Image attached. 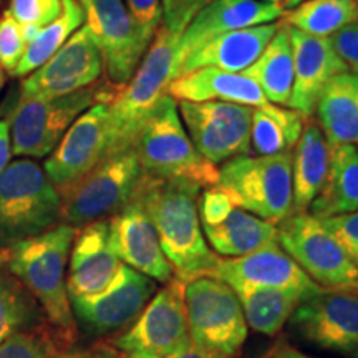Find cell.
I'll list each match as a JSON object with an SVG mask.
<instances>
[{"label": "cell", "mask_w": 358, "mask_h": 358, "mask_svg": "<svg viewBox=\"0 0 358 358\" xmlns=\"http://www.w3.org/2000/svg\"><path fill=\"white\" fill-rule=\"evenodd\" d=\"M201 191L189 182L143 174L131 199L153 222L174 277L182 282L211 275L219 259L209 248L201 227Z\"/></svg>", "instance_id": "6da1fadb"}, {"label": "cell", "mask_w": 358, "mask_h": 358, "mask_svg": "<svg viewBox=\"0 0 358 358\" xmlns=\"http://www.w3.org/2000/svg\"><path fill=\"white\" fill-rule=\"evenodd\" d=\"M77 227L60 222L42 234L0 249V262L37 299L48 324L70 345L78 340L66 289V271Z\"/></svg>", "instance_id": "7a4b0ae2"}, {"label": "cell", "mask_w": 358, "mask_h": 358, "mask_svg": "<svg viewBox=\"0 0 358 358\" xmlns=\"http://www.w3.org/2000/svg\"><path fill=\"white\" fill-rule=\"evenodd\" d=\"M143 174L185 181L201 189L217 185L219 169L192 145L181 116L178 101L166 95L159 101L134 141Z\"/></svg>", "instance_id": "3957f363"}, {"label": "cell", "mask_w": 358, "mask_h": 358, "mask_svg": "<svg viewBox=\"0 0 358 358\" xmlns=\"http://www.w3.org/2000/svg\"><path fill=\"white\" fill-rule=\"evenodd\" d=\"M62 222V196L34 159H15L0 173V249Z\"/></svg>", "instance_id": "277c9868"}, {"label": "cell", "mask_w": 358, "mask_h": 358, "mask_svg": "<svg viewBox=\"0 0 358 358\" xmlns=\"http://www.w3.org/2000/svg\"><path fill=\"white\" fill-rule=\"evenodd\" d=\"M178 42V37L159 27L131 80L108 103L111 153L134 145L143 124L168 95Z\"/></svg>", "instance_id": "5b68a950"}, {"label": "cell", "mask_w": 358, "mask_h": 358, "mask_svg": "<svg viewBox=\"0 0 358 358\" xmlns=\"http://www.w3.org/2000/svg\"><path fill=\"white\" fill-rule=\"evenodd\" d=\"M216 186L237 208L277 226L294 214L292 153L227 159Z\"/></svg>", "instance_id": "8992f818"}, {"label": "cell", "mask_w": 358, "mask_h": 358, "mask_svg": "<svg viewBox=\"0 0 358 358\" xmlns=\"http://www.w3.org/2000/svg\"><path fill=\"white\" fill-rule=\"evenodd\" d=\"M143 169L134 146L103 158L77 182L58 191L62 196V222L80 229L110 219L131 203Z\"/></svg>", "instance_id": "52a82bcc"}, {"label": "cell", "mask_w": 358, "mask_h": 358, "mask_svg": "<svg viewBox=\"0 0 358 358\" xmlns=\"http://www.w3.org/2000/svg\"><path fill=\"white\" fill-rule=\"evenodd\" d=\"M118 92L105 83L65 96H20L8 122L13 156L47 158L85 110L98 101L110 103Z\"/></svg>", "instance_id": "ba28073f"}, {"label": "cell", "mask_w": 358, "mask_h": 358, "mask_svg": "<svg viewBox=\"0 0 358 358\" xmlns=\"http://www.w3.org/2000/svg\"><path fill=\"white\" fill-rule=\"evenodd\" d=\"M185 307L189 338L196 345L236 358L249 327L239 297L216 275H199L185 282Z\"/></svg>", "instance_id": "9c48e42d"}, {"label": "cell", "mask_w": 358, "mask_h": 358, "mask_svg": "<svg viewBox=\"0 0 358 358\" xmlns=\"http://www.w3.org/2000/svg\"><path fill=\"white\" fill-rule=\"evenodd\" d=\"M189 338L185 282L174 277L153 295L140 315L122 334L106 340L122 358H168Z\"/></svg>", "instance_id": "30bf717a"}, {"label": "cell", "mask_w": 358, "mask_h": 358, "mask_svg": "<svg viewBox=\"0 0 358 358\" xmlns=\"http://www.w3.org/2000/svg\"><path fill=\"white\" fill-rule=\"evenodd\" d=\"M279 245L317 285L358 290V267L324 221L310 213H294L277 224Z\"/></svg>", "instance_id": "8fae6325"}, {"label": "cell", "mask_w": 358, "mask_h": 358, "mask_svg": "<svg viewBox=\"0 0 358 358\" xmlns=\"http://www.w3.org/2000/svg\"><path fill=\"white\" fill-rule=\"evenodd\" d=\"M289 325L322 350L358 358V290L320 287L299 303Z\"/></svg>", "instance_id": "7c38bea8"}, {"label": "cell", "mask_w": 358, "mask_h": 358, "mask_svg": "<svg viewBox=\"0 0 358 358\" xmlns=\"http://www.w3.org/2000/svg\"><path fill=\"white\" fill-rule=\"evenodd\" d=\"M156 292V280L123 264L101 292L70 299L78 332L82 330L95 338L120 334L140 315Z\"/></svg>", "instance_id": "4fadbf2b"}, {"label": "cell", "mask_w": 358, "mask_h": 358, "mask_svg": "<svg viewBox=\"0 0 358 358\" xmlns=\"http://www.w3.org/2000/svg\"><path fill=\"white\" fill-rule=\"evenodd\" d=\"M252 110L229 101H178L192 145L213 164L249 155Z\"/></svg>", "instance_id": "5bb4252c"}, {"label": "cell", "mask_w": 358, "mask_h": 358, "mask_svg": "<svg viewBox=\"0 0 358 358\" xmlns=\"http://www.w3.org/2000/svg\"><path fill=\"white\" fill-rule=\"evenodd\" d=\"M198 213L206 241L217 256L243 257L279 245L275 224L237 208L217 186L201 191Z\"/></svg>", "instance_id": "9a60e30c"}, {"label": "cell", "mask_w": 358, "mask_h": 358, "mask_svg": "<svg viewBox=\"0 0 358 358\" xmlns=\"http://www.w3.org/2000/svg\"><path fill=\"white\" fill-rule=\"evenodd\" d=\"M111 155L108 103L98 101L85 110L66 129L43 163V171L58 191L77 182L103 158Z\"/></svg>", "instance_id": "2e32d148"}, {"label": "cell", "mask_w": 358, "mask_h": 358, "mask_svg": "<svg viewBox=\"0 0 358 358\" xmlns=\"http://www.w3.org/2000/svg\"><path fill=\"white\" fill-rule=\"evenodd\" d=\"M103 73V57L85 24L55 55L22 82L20 96L55 98L93 87Z\"/></svg>", "instance_id": "e0dca14e"}, {"label": "cell", "mask_w": 358, "mask_h": 358, "mask_svg": "<svg viewBox=\"0 0 358 358\" xmlns=\"http://www.w3.org/2000/svg\"><path fill=\"white\" fill-rule=\"evenodd\" d=\"M87 25L103 57L106 83L116 90L127 85L148 50L123 0H87Z\"/></svg>", "instance_id": "ac0fdd59"}, {"label": "cell", "mask_w": 358, "mask_h": 358, "mask_svg": "<svg viewBox=\"0 0 358 358\" xmlns=\"http://www.w3.org/2000/svg\"><path fill=\"white\" fill-rule=\"evenodd\" d=\"M211 275L237 287L297 290L312 295L320 289L280 245H271L243 257H219Z\"/></svg>", "instance_id": "d6986e66"}, {"label": "cell", "mask_w": 358, "mask_h": 358, "mask_svg": "<svg viewBox=\"0 0 358 358\" xmlns=\"http://www.w3.org/2000/svg\"><path fill=\"white\" fill-rule=\"evenodd\" d=\"M123 262L111 244L110 219L80 227L71 244L66 289L69 297H87L101 292L115 279Z\"/></svg>", "instance_id": "ffe728a7"}, {"label": "cell", "mask_w": 358, "mask_h": 358, "mask_svg": "<svg viewBox=\"0 0 358 358\" xmlns=\"http://www.w3.org/2000/svg\"><path fill=\"white\" fill-rule=\"evenodd\" d=\"M289 32L294 50V87L287 106L310 118L324 88L335 77L347 73L348 66L330 38L313 37L290 27Z\"/></svg>", "instance_id": "44dd1931"}, {"label": "cell", "mask_w": 358, "mask_h": 358, "mask_svg": "<svg viewBox=\"0 0 358 358\" xmlns=\"http://www.w3.org/2000/svg\"><path fill=\"white\" fill-rule=\"evenodd\" d=\"M110 234L113 249L124 266L161 284L174 279L153 222L136 203L131 201L123 211L110 217Z\"/></svg>", "instance_id": "7402d4cb"}, {"label": "cell", "mask_w": 358, "mask_h": 358, "mask_svg": "<svg viewBox=\"0 0 358 358\" xmlns=\"http://www.w3.org/2000/svg\"><path fill=\"white\" fill-rule=\"evenodd\" d=\"M282 15L284 8L266 0H213L191 20L179 37L176 65L199 45L217 35L248 27L272 24L282 19Z\"/></svg>", "instance_id": "603a6c76"}, {"label": "cell", "mask_w": 358, "mask_h": 358, "mask_svg": "<svg viewBox=\"0 0 358 358\" xmlns=\"http://www.w3.org/2000/svg\"><path fill=\"white\" fill-rule=\"evenodd\" d=\"M279 27L280 22H272V24L248 27V29L217 35L182 58L174 66L173 80L206 66L243 73L261 57Z\"/></svg>", "instance_id": "cb8c5ba5"}, {"label": "cell", "mask_w": 358, "mask_h": 358, "mask_svg": "<svg viewBox=\"0 0 358 358\" xmlns=\"http://www.w3.org/2000/svg\"><path fill=\"white\" fill-rule=\"evenodd\" d=\"M168 95L186 101H229L252 108L267 105V98L257 83L244 73H234L206 66L171 80Z\"/></svg>", "instance_id": "d4e9b609"}, {"label": "cell", "mask_w": 358, "mask_h": 358, "mask_svg": "<svg viewBox=\"0 0 358 358\" xmlns=\"http://www.w3.org/2000/svg\"><path fill=\"white\" fill-rule=\"evenodd\" d=\"M330 163V145L312 116L292 151L294 213H308L324 186Z\"/></svg>", "instance_id": "484cf974"}, {"label": "cell", "mask_w": 358, "mask_h": 358, "mask_svg": "<svg viewBox=\"0 0 358 358\" xmlns=\"http://www.w3.org/2000/svg\"><path fill=\"white\" fill-rule=\"evenodd\" d=\"M308 211L319 219L358 211V146H330L329 171Z\"/></svg>", "instance_id": "4316f807"}, {"label": "cell", "mask_w": 358, "mask_h": 358, "mask_svg": "<svg viewBox=\"0 0 358 358\" xmlns=\"http://www.w3.org/2000/svg\"><path fill=\"white\" fill-rule=\"evenodd\" d=\"M243 73L257 83L268 103L289 105L294 87V50L287 25L280 22L279 30L261 57Z\"/></svg>", "instance_id": "83f0119b"}, {"label": "cell", "mask_w": 358, "mask_h": 358, "mask_svg": "<svg viewBox=\"0 0 358 358\" xmlns=\"http://www.w3.org/2000/svg\"><path fill=\"white\" fill-rule=\"evenodd\" d=\"M307 116L272 103L252 110L249 155L274 156L292 153L306 127Z\"/></svg>", "instance_id": "f1b7e54d"}, {"label": "cell", "mask_w": 358, "mask_h": 358, "mask_svg": "<svg viewBox=\"0 0 358 358\" xmlns=\"http://www.w3.org/2000/svg\"><path fill=\"white\" fill-rule=\"evenodd\" d=\"M315 115L317 124L330 146H358V100L345 73L335 77L324 88Z\"/></svg>", "instance_id": "f546056e"}, {"label": "cell", "mask_w": 358, "mask_h": 358, "mask_svg": "<svg viewBox=\"0 0 358 358\" xmlns=\"http://www.w3.org/2000/svg\"><path fill=\"white\" fill-rule=\"evenodd\" d=\"M234 292L243 306L249 329L267 337L279 334L299 303L308 297L297 290L285 289L237 287Z\"/></svg>", "instance_id": "4dcf8cb0"}, {"label": "cell", "mask_w": 358, "mask_h": 358, "mask_svg": "<svg viewBox=\"0 0 358 358\" xmlns=\"http://www.w3.org/2000/svg\"><path fill=\"white\" fill-rule=\"evenodd\" d=\"M48 325L37 299L0 262V343L13 334Z\"/></svg>", "instance_id": "1f68e13d"}, {"label": "cell", "mask_w": 358, "mask_h": 358, "mask_svg": "<svg viewBox=\"0 0 358 358\" xmlns=\"http://www.w3.org/2000/svg\"><path fill=\"white\" fill-rule=\"evenodd\" d=\"M358 22V0H303L282 15V24L313 37L330 38Z\"/></svg>", "instance_id": "d6a6232c"}, {"label": "cell", "mask_w": 358, "mask_h": 358, "mask_svg": "<svg viewBox=\"0 0 358 358\" xmlns=\"http://www.w3.org/2000/svg\"><path fill=\"white\" fill-rule=\"evenodd\" d=\"M62 2H64V8H62L60 15L47 27L40 29L38 34L30 40L12 77H27L38 66H42L83 25L87 13H85L82 3L78 0H62Z\"/></svg>", "instance_id": "836d02e7"}, {"label": "cell", "mask_w": 358, "mask_h": 358, "mask_svg": "<svg viewBox=\"0 0 358 358\" xmlns=\"http://www.w3.org/2000/svg\"><path fill=\"white\" fill-rule=\"evenodd\" d=\"M66 340L53 327L13 334L0 343V358H50L57 352L70 348Z\"/></svg>", "instance_id": "e575fe53"}, {"label": "cell", "mask_w": 358, "mask_h": 358, "mask_svg": "<svg viewBox=\"0 0 358 358\" xmlns=\"http://www.w3.org/2000/svg\"><path fill=\"white\" fill-rule=\"evenodd\" d=\"M62 0H10L12 15L24 27L27 40H32L40 29L47 27L60 15Z\"/></svg>", "instance_id": "d590c367"}, {"label": "cell", "mask_w": 358, "mask_h": 358, "mask_svg": "<svg viewBox=\"0 0 358 358\" xmlns=\"http://www.w3.org/2000/svg\"><path fill=\"white\" fill-rule=\"evenodd\" d=\"M27 45L29 40L24 27L12 15L10 10H6L0 15V66L8 75H12L19 66Z\"/></svg>", "instance_id": "8d00e7d4"}, {"label": "cell", "mask_w": 358, "mask_h": 358, "mask_svg": "<svg viewBox=\"0 0 358 358\" xmlns=\"http://www.w3.org/2000/svg\"><path fill=\"white\" fill-rule=\"evenodd\" d=\"M124 7L131 17L138 37L150 48L156 32L163 22L161 0H124Z\"/></svg>", "instance_id": "74e56055"}, {"label": "cell", "mask_w": 358, "mask_h": 358, "mask_svg": "<svg viewBox=\"0 0 358 358\" xmlns=\"http://www.w3.org/2000/svg\"><path fill=\"white\" fill-rule=\"evenodd\" d=\"M209 2L213 0H161V7H163V25L161 27L179 38L191 20Z\"/></svg>", "instance_id": "f35d334b"}, {"label": "cell", "mask_w": 358, "mask_h": 358, "mask_svg": "<svg viewBox=\"0 0 358 358\" xmlns=\"http://www.w3.org/2000/svg\"><path fill=\"white\" fill-rule=\"evenodd\" d=\"M322 221L358 267V211L327 217Z\"/></svg>", "instance_id": "ab89813d"}, {"label": "cell", "mask_w": 358, "mask_h": 358, "mask_svg": "<svg viewBox=\"0 0 358 358\" xmlns=\"http://www.w3.org/2000/svg\"><path fill=\"white\" fill-rule=\"evenodd\" d=\"M335 52L345 62L348 71L358 73V22L343 27L337 34L330 37Z\"/></svg>", "instance_id": "60d3db41"}, {"label": "cell", "mask_w": 358, "mask_h": 358, "mask_svg": "<svg viewBox=\"0 0 358 358\" xmlns=\"http://www.w3.org/2000/svg\"><path fill=\"white\" fill-rule=\"evenodd\" d=\"M116 355H118V353H116L113 348L106 345L105 342H101L93 348H65V350L57 352L55 355H52L50 358H113Z\"/></svg>", "instance_id": "b9f144b4"}, {"label": "cell", "mask_w": 358, "mask_h": 358, "mask_svg": "<svg viewBox=\"0 0 358 358\" xmlns=\"http://www.w3.org/2000/svg\"><path fill=\"white\" fill-rule=\"evenodd\" d=\"M168 358H231L227 355H222V353L209 350V348L199 347L196 343L187 342L185 347H181L179 350L171 353Z\"/></svg>", "instance_id": "7bdbcfd3"}, {"label": "cell", "mask_w": 358, "mask_h": 358, "mask_svg": "<svg viewBox=\"0 0 358 358\" xmlns=\"http://www.w3.org/2000/svg\"><path fill=\"white\" fill-rule=\"evenodd\" d=\"M259 358H315V357L307 355V353L299 350L297 347L290 345V343L285 342V340H279L274 347L268 348V350Z\"/></svg>", "instance_id": "ee69618b"}, {"label": "cell", "mask_w": 358, "mask_h": 358, "mask_svg": "<svg viewBox=\"0 0 358 358\" xmlns=\"http://www.w3.org/2000/svg\"><path fill=\"white\" fill-rule=\"evenodd\" d=\"M12 140H10V123L7 120L0 122V173L10 163Z\"/></svg>", "instance_id": "f6af8a7d"}, {"label": "cell", "mask_w": 358, "mask_h": 358, "mask_svg": "<svg viewBox=\"0 0 358 358\" xmlns=\"http://www.w3.org/2000/svg\"><path fill=\"white\" fill-rule=\"evenodd\" d=\"M345 78H347L348 85H350V87H352L353 93H355V96H357V100H358V73H353V71H347Z\"/></svg>", "instance_id": "bcb514c9"}, {"label": "cell", "mask_w": 358, "mask_h": 358, "mask_svg": "<svg viewBox=\"0 0 358 358\" xmlns=\"http://www.w3.org/2000/svg\"><path fill=\"white\" fill-rule=\"evenodd\" d=\"M303 0H280L279 2V6L284 8V12L285 10H290V8H294L295 6H299V3H302Z\"/></svg>", "instance_id": "7dc6e473"}, {"label": "cell", "mask_w": 358, "mask_h": 358, "mask_svg": "<svg viewBox=\"0 0 358 358\" xmlns=\"http://www.w3.org/2000/svg\"><path fill=\"white\" fill-rule=\"evenodd\" d=\"M3 71H2V66H0V90H2V87H3Z\"/></svg>", "instance_id": "c3c4849f"}, {"label": "cell", "mask_w": 358, "mask_h": 358, "mask_svg": "<svg viewBox=\"0 0 358 358\" xmlns=\"http://www.w3.org/2000/svg\"><path fill=\"white\" fill-rule=\"evenodd\" d=\"M266 2H272V3H277V6H279L280 0H266Z\"/></svg>", "instance_id": "681fc988"}, {"label": "cell", "mask_w": 358, "mask_h": 358, "mask_svg": "<svg viewBox=\"0 0 358 358\" xmlns=\"http://www.w3.org/2000/svg\"><path fill=\"white\" fill-rule=\"evenodd\" d=\"M80 3H82V6H85V3H87V0H78Z\"/></svg>", "instance_id": "f907efd6"}, {"label": "cell", "mask_w": 358, "mask_h": 358, "mask_svg": "<svg viewBox=\"0 0 358 358\" xmlns=\"http://www.w3.org/2000/svg\"><path fill=\"white\" fill-rule=\"evenodd\" d=\"M113 358H122V357H120V355H116V357H113Z\"/></svg>", "instance_id": "816d5d0a"}]
</instances>
